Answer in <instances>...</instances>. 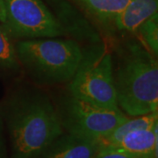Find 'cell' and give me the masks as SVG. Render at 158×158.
<instances>
[{"label":"cell","mask_w":158,"mask_h":158,"mask_svg":"<svg viewBox=\"0 0 158 158\" xmlns=\"http://www.w3.org/2000/svg\"><path fill=\"white\" fill-rule=\"evenodd\" d=\"M94 158H153V157H142L129 155L127 153L120 152L113 149H103L97 154Z\"/></svg>","instance_id":"14"},{"label":"cell","mask_w":158,"mask_h":158,"mask_svg":"<svg viewBox=\"0 0 158 158\" xmlns=\"http://www.w3.org/2000/svg\"><path fill=\"white\" fill-rule=\"evenodd\" d=\"M77 1H79V2L81 3V2H82V1H84V0H77Z\"/></svg>","instance_id":"17"},{"label":"cell","mask_w":158,"mask_h":158,"mask_svg":"<svg viewBox=\"0 0 158 158\" xmlns=\"http://www.w3.org/2000/svg\"><path fill=\"white\" fill-rule=\"evenodd\" d=\"M158 0H131L114 22L120 31L136 32L148 19L157 13Z\"/></svg>","instance_id":"9"},{"label":"cell","mask_w":158,"mask_h":158,"mask_svg":"<svg viewBox=\"0 0 158 158\" xmlns=\"http://www.w3.org/2000/svg\"><path fill=\"white\" fill-rule=\"evenodd\" d=\"M11 36L6 26L0 24V67L6 69H17L20 63Z\"/></svg>","instance_id":"12"},{"label":"cell","mask_w":158,"mask_h":158,"mask_svg":"<svg viewBox=\"0 0 158 158\" xmlns=\"http://www.w3.org/2000/svg\"><path fill=\"white\" fill-rule=\"evenodd\" d=\"M157 112L134 117L133 118H128L123 123L115 127L107 135L98 140L100 150L112 148L115 144H117L126 135L134 130L147 129L155 127L156 125H157Z\"/></svg>","instance_id":"10"},{"label":"cell","mask_w":158,"mask_h":158,"mask_svg":"<svg viewBox=\"0 0 158 158\" xmlns=\"http://www.w3.org/2000/svg\"><path fill=\"white\" fill-rule=\"evenodd\" d=\"M99 150L98 140L68 133L58 137L39 158H94Z\"/></svg>","instance_id":"7"},{"label":"cell","mask_w":158,"mask_h":158,"mask_svg":"<svg viewBox=\"0 0 158 158\" xmlns=\"http://www.w3.org/2000/svg\"><path fill=\"white\" fill-rule=\"evenodd\" d=\"M0 158H6V147L3 138V126L0 117Z\"/></svg>","instance_id":"15"},{"label":"cell","mask_w":158,"mask_h":158,"mask_svg":"<svg viewBox=\"0 0 158 158\" xmlns=\"http://www.w3.org/2000/svg\"><path fill=\"white\" fill-rule=\"evenodd\" d=\"M153 56L158 53V14L156 13L148 19L136 30Z\"/></svg>","instance_id":"13"},{"label":"cell","mask_w":158,"mask_h":158,"mask_svg":"<svg viewBox=\"0 0 158 158\" xmlns=\"http://www.w3.org/2000/svg\"><path fill=\"white\" fill-rule=\"evenodd\" d=\"M59 115L69 134L93 140L107 135L128 118L119 109L98 106L72 96L64 101Z\"/></svg>","instance_id":"5"},{"label":"cell","mask_w":158,"mask_h":158,"mask_svg":"<svg viewBox=\"0 0 158 158\" xmlns=\"http://www.w3.org/2000/svg\"><path fill=\"white\" fill-rule=\"evenodd\" d=\"M113 78L118 107L128 115L157 112L158 64L151 53L139 45L129 46Z\"/></svg>","instance_id":"2"},{"label":"cell","mask_w":158,"mask_h":158,"mask_svg":"<svg viewBox=\"0 0 158 158\" xmlns=\"http://www.w3.org/2000/svg\"><path fill=\"white\" fill-rule=\"evenodd\" d=\"M6 8L3 0H0V23L4 24L6 23Z\"/></svg>","instance_id":"16"},{"label":"cell","mask_w":158,"mask_h":158,"mask_svg":"<svg viewBox=\"0 0 158 158\" xmlns=\"http://www.w3.org/2000/svg\"><path fill=\"white\" fill-rule=\"evenodd\" d=\"M8 123L12 158H39L63 133L59 113L40 92L20 94L11 106Z\"/></svg>","instance_id":"1"},{"label":"cell","mask_w":158,"mask_h":158,"mask_svg":"<svg viewBox=\"0 0 158 158\" xmlns=\"http://www.w3.org/2000/svg\"><path fill=\"white\" fill-rule=\"evenodd\" d=\"M6 26L12 36L24 40L56 38L65 34L60 21L42 0H3Z\"/></svg>","instance_id":"6"},{"label":"cell","mask_w":158,"mask_h":158,"mask_svg":"<svg viewBox=\"0 0 158 158\" xmlns=\"http://www.w3.org/2000/svg\"><path fill=\"white\" fill-rule=\"evenodd\" d=\"M113 77L110 51L104 45L93 46L82 53L69 86L70 96L102 107L119 109Z\"/></svg>","instance_id":"4"},{"label":"cell","mask_w":158,"mask_h":158,"mask_svg":"<svg viewBox=\"0 0 158 158\" xmlns=\"http://www.w3.org/2000/svg\"><path fill=\"white\" fill-rule=\"evenodd\" d=\"M157 127L158 124L151 128L134 130L126 135L117 144L106 149L136 156L157 158Z\"/></svg>","instance_id":"8"},{"label":"cell","mask_w":158,"mask_h":158,"mask_svg":"<svg viewBox=\"0 0 158 158\" xmlns=\"http://www.w3.org/2000/svg\"><path fill=\"white\" fill-rule=\"evenodd\" d=\"M131 0H84L81 3L102 21H111L124 11Z\"/></svg>","instance_id":"11"},{"label":"cell","mask_w":158,"mask_h":158,"mask_svg":"<svg viewBox=\"0 0 158 158\" xmlns=\"http://www.w3.org/2000/svg\"><path fill=\"white\" fill-rule=\"evenodd\" d=\"M16 49L19 63L43 84L70 81L83 53L75 40L56 38L22 40Z\"/></svg>","instance_id":"3"}]
</instances>
